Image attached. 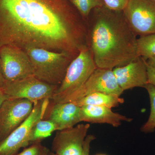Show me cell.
<instances>
[{"label":"cell","mask_w":155,"mask_h":155,"mask_svg":"<svg viewBox=\"0 0 155 155\" xmlns=\"http://www.w3.org/2000/svg\"><path fill=\"white\" fill-rule=\"evenodd\" d=\"M71 0H0V47L39 48L74 58L86 45V26Z\"/></svg>","instance_id":"cell-1"},{"label":"cell","mask_w":155,"mask_h":155,"mask_svg":"<svg viewBox=\"0 0 155 155\" xmlns=\"http://www.w3.org/2000/svg\"><path fill=\"white\" fill-rule=\"evenodd\" d=\"M89 46L97 67L113 69L139 57L137 38L126 22L122 11L105 6L94 9Z\"/></svg>","instance_id":"cell-2"},{"label":"cell","mask_w":155,"mask_h":155,"mask_svg":"<svg viewBox=\"0 0 155 155\" xmlns=\"http://www.w3.org/2000/svg\"><path fill=\"white\" fill-rule=\"evenodd\" d=\"M31 64L33 75L46 83L59 86L74 59L68 53L31 48L25 50Z\"/></svg>","instance_id":"cell-3"},{"label":"cell","mask_w":155,"mask_h":155,"mask_svg":"<svg viewBox=\"0 0 155 155\" xmlns=\"http://www.w3.org/2000/svg\"><path fill=\"white\" fill-rule=\"evenodd\" d=\"M97 68L91 50L88 46H84L69 64L51 100L59 103L75 92L83 86Z\"/></svg>","instance_id":"cell-4"},{"label":"cell","mask_w":155,"mask_h":155,"mask_svg":"<svg viewBox=\"0 0 155 155\" xmlns=\"http://www.w3.org/2000/svg\"><path fill=\"white\" fill-rule=\"evenodd\" d=\"M49 99L34 104L29 116L4 140L0 143V155H14L31 142L34 127L45 117L49 104Z\"/></svg>","instance_id":"cell-5"},{"label":"cell","mask_w":155,"mask_h":155,"mask_svg":"<svg viewBox=\"0 0 155 155\" xmlns=\"http://www.w3.org/2000/svg\"><path fill=\"white\" fill-rule=\"evenodd\" d=\"M58 86L38 79L34 75L13 81H5L1 89L7 99H25L34 103L51 99Z\"/></svg>","instance_id":"cell-6"},{"label":"cell","mask_w":155,"mask_h":155,"mask_svg":"<svg viewBox=\"0 0 155 155\" xmlns=\"http://www.w3.org/2000/svg\"><path fill=\"white\" fill-rule=\"evenodd\" d=\"M122 12L127 24L137 36L155 33L154 0H128Z\"/></svg>","instance_id":"cell-7"},{"label":"cell","mask_w":155,"mask_h":155,"mask_svg":"<svg viewBox=\"0 0 155 155\" xmlns=\"http://www.w3.org/2000/svg\"><path fill=\"white\" fill-rule=\"evenodd\" d=\"M0 68L5 81H13L33 75V67L24 50L12 45L0 47Z\"/></svg>","instance_id":"cell-8"},{"label":"cell","mask_w":155,"mask_h":155,"mask_svg":"<svg viewBox=\"0 0 155 155\" xmlns=\"http://www.w3.org/2000/svg\"><path fill=\"white\" fill-rule=\"evenodd\" d=\"M123 92L116 81L113 69L97 68L83 86L59 103L72 102L93 93L120 96Z\"/></svg>","instance_id":"cell-9"},{"label":"cell","mask_w":155,"mask_h":155,"mask_svg":"<svg viewBox=\"0 0 155 155\" xmlns=\"http://www.w3.org/2000/svg\"><path fill=\"white\" fill-rule=\"evenodd\" d=\"M34 103L25 99H8L0 107V143L27 119Z\"/></svg>","instance_id":"cell-10"},{"label":"cell","mask_w":155,"mask_h":155,"mask_svg":"<svg viewBox=\"0 0 155 155\" xmlns=\"http://www.w3.org/2000/svg\"><path fill=\"white\" fill-rule=\"evenodd\" d=\"M90 125L78 124L58 130L53 141L52 148L58 155H81L84 144Z\"/></svg>","instance_id":"cell-11"},{"label":"cell","mask_w":155,"mask_h":155,"mask_svg":"<svg viewBox=\"0 0 155 155\" xmlns=\"http://www.w3.org/2000/svg\"><path fill=\"white\" fill-rule=\"evenodd\" d=\"M113 70L116 81L123 91L134 87L144 88L148 84L146 61L141 57Z\"/></svg>","instance_id":"cell-12"},{"label":"cell","mask_w":155,"mask_h":155,"mask_svg":"<svg viewBox=\"0 0 155 155\" xmlns=\"http://www.w3.org/2000/svg\"><path fill=\"white\" fill-rule=\"evenodd\" d=\"M81 122L107 124L118 127L122 122H131L132 119L113 111L111 108L103 106H84L81 107Z\"/></svg>","instance_id":"cell-13"},{"label":"cell","mask_w":155,"mask_h":155,"mask_svg":"<svg viewBox=\"0 0 155 155\" xmlns=\"http://www.w3.org/2000/svg\"><path fill=\"white\" fill-rule=\"evenodd\" d=\"M54 104L48 119L55 124L57 130L71 128L81 122V107L73 102Z\"/></svg>","instance_id":"cell-14"},{"label":"cell","mask_w":155,"mask_h":155,"mask_svg":"<svg viewBox=\"0 0 155 155\" xmlns=\"http://www.w3.org/2000/svg\"><path fill=\"white\" fill-rule=\"evenodd\" d=\"M120 97L116 94L95 92L72 102L80 107L84 106H103L112 109L124 102V99Z\"/></svg>","instance_id":"cell-15"},{"label":"cell","mask_w":155,"mask_h":155,"mask_svg":"<svg viewBox=\"0 0 155 155\" xmlns=\"http://www.w3.org/2000/svg\"><path fill=\"white\" fill-rule=\"evenodd\" d=\"M137 48L139 56L145 61L155 57V33L140 36Z\"/></svg>","instance_id":"cell-16"},{"label":"cell","mask_w":155,"mask_h":155,"mask_svg":"<svg viewBox=\"0 0 155 155\" xmlns=\"http://www.w3.org/2000/svg\"><path fill=\"white\" fill-rule=\"evenodd\" d=\"M55 130H57V126L54 122L49 119H41L34 127L31 137V142L49 137Z\"/></svg>","instance_id":"cell-17"},{"label":"cell","mask_w":155,"mask_h":155,"mask_svg":"<svg viewBox=\"0 0 155 155\" xmlns=\"http://www.w3.org/2000/svg\"><path fill=\"white\" fill-rule=\"evenodd\" d=\"M144 88L149 96L150 103V113L147 121L141 127V131L144 133H150L155 130V86L147 84Z\"/></svg>","instance_id":"cell-18"},{"label":"cell","mask_w":155,"mask_h":155,"mask_svg":"<svg viewBox=\"0 0 155 155\" xmlns=\"http://www.w3.org/2000/svg\"><path fill=\"white\" fill-rule=\"evenodd\" d=\"M84 19H88L94 9L104 6L103 0H71Z\"/></svg>","instance_id":"cell-19"},{"label":"cell","mask_w":155,"mask_h":155,"mask_svg":"<svg viewBox=\"0 0 155 155\" xmlns=\"http://www.w3.org/2000/svg\"><path fill=\"white\" fill-rule=\"evenodd\" d=\"M104 6L111 10L122 11L125 8L128 0H103Z\"/></svg>","instance_id":"cell-20"},{"label":"cell","mask_w":155,"mask_h":155,"mask_svg":"<svg viewBox=\"0 0 155 155\" xmlns=\"http://www.w3.org/2000/svg\"><path fill=\"white\" fill-rule=\"evenodd\" d=\"M41 150L38 145H33L24 150L17 155H39Z\"/></svg>","instance_id":"cell-21"},{"label":"cell","mask_w":155,"mask_h":155,"mask_svg":"<svg viewBox=\"0 0 155 155\" xmlns=\"http://www.w3.org/2000/svg\"><path fill=\"white\" fill-rule=\"evenodd\" d=\"M95 137L93 135L87 136L84 144L83 151L81 155H89L90 150L91 143L93 140H94Z\"/></svg>","instance_id":"cell-22"},{"label":"cell","mask_w":155,"mask_h":155,"mask_svg":"<svg viewBox=\"0 0 155 155\" xmlns=\"http://www.w3.org/2000/svg\"><path fill=\"white\" fill-rule=\"evenodd\" d=\"M147 67L148 83L155 86V68L150 67L147 64Z\"/></svg>","instance_id":"cell-23"},{"label":"cell","mask_w":155,"mask_h":155,"mask_svg":"<svg viewBox=\"0 0 155 155\" xmlns=\"http://www.w3.org/2000/svg\"><path fill=\"white\" fill-rule=\"evenodd\" d=\"M147 64L150 67L155 68V57L150 58L146 61Z\"/></svg>","instance_id":"cell-24"},{"label":"cell","mask_w":155,"mask_h":155,"mask_svg":"<svg viewBox=\"0 0 155 155\" xmlns=\"http://www.w3.org/2000/svg\"><path fill=\"white\" fill-rule=\"evenodd\" d=\"M7 99V98L6 96L3 93L2 90L0 89V107H1L4 102Z\"/></svg>","instance_id":"cell-25"},{"label":"cell","mask_w":155,"mask_h":155,"mask_svg":"<svg viewBox=\"0 0 155 155\" xmlns=\"http://www.w3.org/2000/svg\"><path fill=\"white\" fill-rule=\"evenodd\" d=\"M5 83V80L3 78L2 72H1V68H0V89L2 88L4 86Z\"/></svg>","instance_id":"cell-26"},{"label":"cell","mask_w":155,"mask_h":155,"mask_svg":"<svg viewBox=\"0 0 155 155\" xmlns=\"http://www.w3.org/2000/svg\"><path fill=\"white\" fill-rule=\"evenodd\" d=\"M48 151L46 149H43L42 150H41L40 153L39 155H47L48 153Z\"/></svg>","instance_id":"cell-27"},{"label":"cell","mask_w":155,"mask_h":155,"mask_svg":"<svg viewBox=\"0 0 155 155\" xmlns=\"http://www.w3.org/2000/svg\"><path fill=\"white\" fill-rule=\"evenodd\" d=\"M47 155H57V154H56V153H49H49H48Z\"/></svg>","instance_id":"cell-28"},{"label":"cell","mask_w":155,"mask_h":155,"mask_svg":"<svg viewBox=\"0 0 155 155\" xmlns=\"http://www.w3.org/2000/svg\"><path fill=\"white\" fill-rule=\"evenodd\" d=\"M104 155V154H100V155Z\"/></svg>","instance_id":"cell-29"},{"label":"cell","mask_w":155,"mask_h":155,"mask_svg":"<svg viewBox=\"0 0 155 155\" xmlns=\"http://www.w3.org/2000/svg\"><path fill=\"white\" fill-rule=\"evenodd\" d=\"M154 1H155V0H154Z\"/></svg>","instance_id":"cell-30"}]
</instances>
